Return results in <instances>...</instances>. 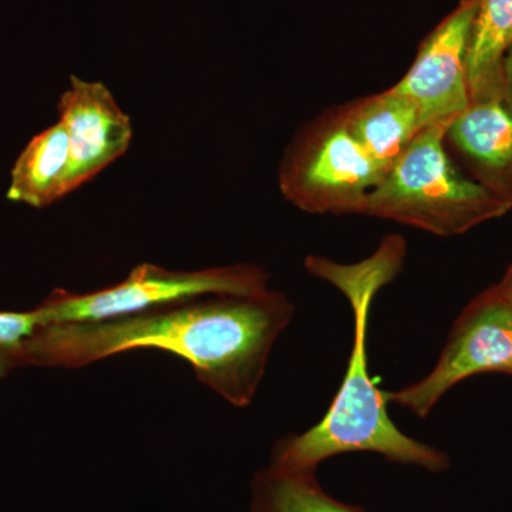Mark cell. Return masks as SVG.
<instances>
[{
    "mask_svg": "<svg viewBox=\"0 0 512 512\" xmlns=\"http://www.w3.org/2000/svg\"><path fill=\"white\" fill-rule=\"evenodd\" d=\"M269 275L261 266L235 264L200 271H171L146 262L119 284L74 293L56 289L37 306L43 325L101 322L151 311L207 295H255L268 291Z\"/></svg>",
    "mask_w": 512,
    "mask_h": 512,
    "instance_id": "cell-5",
    "label": "cell"
},
{
    "mask_svg": "<svg viewBox=\"0 0 512 512\" xmlns=\"http://www.w3.org/2000/svg\"><path fill=\"white\" fill-rule=\"evenodd\" d=\"M69 134L62 121L29 141L10 174L9 201L46 208L70 194Z\"/></svg>",
    "mask_w": 512,
    "mask_h": 512,
    "instance_id": "cell-11",
    "label": "cell"
},
{
    "mask_svg": "<svg viewBox=\"0 0 512 512\" xmlns=\"http://www.w3.org/2000/svg\"><path fill=\"white\" fill-rule=\"evenodd\" d=\"M498 286H500V289L503 291L505 298H507L512 305V264L508 266V269L505 271L503 279H501V282L498 284Z\"/></svg>",
    "mask_w": 512,
    "mask_h": 512,
    "instance_id": "cell-16",
    "label": "cell"
},
{
    "mask_svg": "<svg viewBox=\"0 0 512 512\" xmlns=\"http://www.w3.org/2000/svg\"><path fill=\"white\" fill-rule=\"evenodd\" d=\"M249 512H369L340 501L319 483L318 471L266 466L249 483Z\"/></svg>",
    "mask_w": 512,
    "mask_h": 512,
    "instance_id": "cell-13",
    "label": "cell"
},
{
    "mask_svg": "<svg viewBox=\"0 0 512 512\" xmlns=\"http://www.w3.org/2000/svg\"><path fill=\"white\" fill-rule=\"evenodd\" d=\"M503 100L512 111V52L505 59Z\"/></svg>",
    "mask_w": 512,
    "mask_h": 512,
    "instance_id": "cell-15",
    "label": "cell"
},
{
    "mask_svg": "<svg viewBox=\"0 0 512 512\" xmlns=\"http://www.w3.org/2000/svg\"><path fill=\"white\" fill-rule=\"evenodd\" d=\"M478 0H460L424 37L416 59L393 89L413 101L427 126L450 123L470 103L467 57Z\"/></svg>",
    "mask_w": 512,
    "mask_h": 512,
    "instance_id": "cell-7",
    "label": "cell"
},
{
    "mask_svg": "<svg viewBox=\"0 0 512 512\" xmlns=\"http://www.w3.org/2000/svg\"><path fill=\"white\" fill-rule=\"evenodd\" d=\"M386 168L357 143L339 109L299 131L279 167L282 195L308 214L362 215Z\"/></svg>",
    "mask_w": 512,
    "mask_h": 512,
    "instance_id": "cell-4",
    "label": "cell"
},
{
    "mask_svg": "<svg viewBox=\"0 0 512 512\" xmlns=\"http://www.w3.org/2000/svg\"><path fill=\"white\" fill-rule=\"evenodd\" d=\"M512 52V0H478L467 57L470 100L503 99L504 64Z\"/></svg>",
    "mask_w": 512,
    "mask_h": 512,
    "instance_id": "cell-12",
    "label": "cell"
},
{
    "mask_svg": "<svg viewBox=\"0 0 512 512\" xmlns=\"http://www.w3.org/2000/svg\"><path fill=\"white\" fill-rule=\"evenodd\" d=\"M40 326L36 308L28 312L0 311V379L23 367L26 342Z\"/></svg>",
    "mask_w": 512,
    "mask_h": 512,
    "instance_id": "cell-14",
    "label": "cell"
},
{
    "mask_svg": "<svg viewBox=\"0 0 512 512\" xmlns=\"http://www.w3.org/2000/svg\"><path fill=\"white\" fill-rule=\"evenodd\" d=\"M293 316V303L272 289L201 296L123 318L40 326L26 342L23 365L80 369L131 350H161L185 360L198 382L244 409Z\"/></svg>",
    "mask_w": 512,
    "mask_h": 512,
    "instance_id": "cell-1",
    "label": "cell"
},
{
    "mask_svg": "<svg viewBox=\"0 0 512 512\" xmlns=\"http://www.w3.org/2000/svg\"><path fill=\"white\" fill-rule=\"evenodd\" d=\"M484 373L512 376V305L498 284L481 292L460 313L429 375L384 393L387 403L423 419L458 383Z\"/></svg>",
    "mask_w": 512,
    "mask_h": 512,
    "instance_id": "cell-6",
    "label": "cell"
},
{
    "mask_svg": "<svg viewBox=\"0 0 512 512\" xmlns=\"http://www.w3.org/2000/svg\"><path fill=\"white\" fill-rule=\"evenodd\" d=\"M339 110L357 143L386 170L427 126L416 104L393 87Z\"/></svg>",
    "mask_w": 512,
    "mask_h": 512,
    "instance_id": "cell-10",
    "label": "cell"
},
{
    "mask_svg": "<svg viewBox=\"0 0 512 512\" xmlns=\"http://www.w3.org/2000/svg\"><path fill=\"white\" fill-rule=\"evenodd\" d=\"M448 124L431 123L413 138L367 195L362 215L450 238L512 210L458 170L447 151Z\"/></svg>",
    "mask_w": 512,
    "mask_h": 512,
    "instance_id": "cell-3",
    "label": "cell"
},
{
    "mask_svg": "<svg viewBox=\"0 0 512 512\" xmlns=\"http://www.w3.org/2000/svg\"><path fill=\"white\" fill-rule=\"evenodd\" d=\"M57 110L69 134L72 194L127 153L133 124L106 84L76 76L70 77Z\"/></svg>",
    "mask_w": 512,
    "mask_h": 512,
    "instance_id": "cell-8",
    "label": "cell"
},
{
    "mask_svg": "<svg viewBox=\"0 0 512 512\" xmlns=\"http://www.w3.org/2000/svg\"><path fill=\"white\" fill-rule=\"evenodd\" d=\"M471 178L512 207V111L503 99L470 100L446 131Z\"/></svg>",
    "mask_w": 512,
    "mask_h": 512,
    "instance_id": "cell-9",
    "label": "cell"
},
{
    "mask_svg": "<svg viewBox=\"0 0 512 512\" xmlns=\"http://www.w3.org/2000/svg\"><path fill=\"white\" fill-rule=\"evenodd\" d=\"M407 245L400 235H387L369 258L339 264L308 256L309 274L338 288L350 303L355 320L352 352L339 392L323 419L301 434L276 441L269 466L289 471H318L329 458L348 453H376L387 461L439 474L451 466L439 448L406 436L387 413L386 393L369 370V322L377 293L402 271Z\"/></svg>",
    "mask_w": 512,
    "mask_h": 512,
    "instance_id": "cell-2",
    "label": "cell"
}]
</instances>
